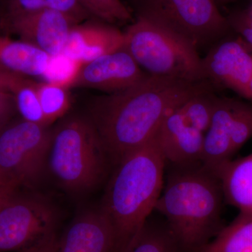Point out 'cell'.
<instances>
[{
    "label": "cell",
    "instance_id": "21",
    "mask_svg": "<svg viewBox=\"0 0 252 252\" xmlns=\"http://www.w3.org/2000/svg\"><path fill=\"white\" fill-rule=\"evenodd\" d=\"M36 89L48 125H51L53 122L65 115L71 106L70 97L67 88L44 81L36 82Z\"/></svg>",
    "mask_w": 252,
    "mask_h": 252
},
{
    "label": "cell",
    "instance_id": "26",
    "mask_svg": "<svg viewBox=\"0 0 252 252\" xmlns=\"http://www.w3.org/2000/svg\"><path fill=\"white\" fill-rule=\"evenodd\" d=\"M252 137V104L238 101L231 127V144L234 155Z\"/></svg>",
    "mask_w": 252,
    "mask_h": 252
},
{
    "label": "cell",
    "instance_id": "22",
    "mask_svg": "<svg viewBox=\"0 0 252 252\" xmlns=\"http://www.w3.org/2000/svg\"><path fill=\"white\" fill-rule=\"evenodd\" d=\"M212 91L195 94L179 107L186 121L204 134L210 127L218 98Z\"/></svg>",
    "mask_w": 252,
    "mask_h": 252
},
{
    "label": "cell",
    "instance_id": "6",
    "mask_svg": "<svg viewBox=\"0 0 252 252\" xmlns=\"http://www.w3.org/2000/svg\"><path fill=\"white\" fill-rule=\"evenodd\" d=\"M138 16L170 32L197 51L224 35L229 23L215 0H141Z\"/></svg>",
    "mask_w": 252,
    "mask_h": 252
},
{
    "label": "cell",
    "instance_id": "30",
    "mask_svg": "<svg viewBox=\"0 0 252 252\" xmlns=\"http://www.w3.org/2000/svg\"><path fill=\"white\" fill-rule=\"evenodd\" d=\"M24 77L4 70L0 67V90L12 93Z\"/></svg>",
    "mask_w": 252,
    "mask_h": 252
},
{
    "label": "cell",
    "instance_id": "19",
    "mask_svg": "<svg viewBox=\"0 0 252 252\" xmlns=\"http://www.w3.org/2000/svg\"><path fill=\"white\" fill-rule=\"evenodd\" d=\"M6 20L42 10L61 11L81 23L91 18L79 0H6Z\"/></svg>",
    "mask_w": 252,
    "mask_h": 252
},
{
    "label": "cell",
    "instance_id": "32",
    "mask_svg": "<svg viewBox=\"0 0 252 252\" xmlns=\"http://www.w3.org/2000/svg\"><path fill=\"white\" fill-rule=\"evenodd\" d=\"M10 183H15V182L10 180L9 177L0 168V186L6 185Z\"/></svg>",
    "mask_w": 252,
    "mask_h": 252
},
{
    "label": "cell",
    "instance_id": "25",
    "mask_svg": "<svg viewBox=\"0 0 252 252\" xmlns=\"http://www.w3.org/2000/svg\"><path fill=\"white\" fill-rule=\"evenodd\" d=\"M83 63L64 54L51 58L45 75L46 81L64 86L69 89L72 86Z\"/></svg>",
    "mask_w": 252,
    "mask_h": 252
},
{
    "label": "cell",
    "instance_id": "18",
    "mask_svg": "<svg viewBox=\"0 0 252 252\" xmlns=\"http://www.w3.org/2000/svg\"><path fill=\"white\" fill-rule=\"evenodd\" d=\"M200 252H252V213L240 212Z\"/></svg>",
    "mask_w": 252,
    "mask_h": 252
},
{
    "label": "cell",
    "instance_id": "10",
    "mask_svg": "<svg viewBox=\"0 0 252 252\" xmlns=\"http://www.w3.org/2000/svg\"><path fill=\"white\" fill-rule=\"evenodd\" d=\"M147 75L123 48L83 63L71 88H89L114 94L135 85Z\"/></svg>",
    "mask_w": 252,
    "mask_h": 252
},
{
    "label": "cell",
    "instance_id": "17",
    "mask_svg": "<svg viewBox=\"0 0 252 252\" xmlns=\"http://www.w3.org/2000/svg\"><path fill=\"white\" fill-rule=\"evenodd\" d=\"M225 203L240 212L252 213V154L233 159L217 173Z\"/></svg>",
    "mask_w": 252,
    "mask_h": 252
},
{
    "label": "cell",
    "instance_id": "14",
    "mask_svg": "<svg viewBox=\"0 0 252 252\" xmlns=\"http://www.w3.org/2000/svg\"><path fill=\"white\" fill-rule=\"evenodd\" d=\"M124 32L94 18L73 26L63 54L81 63L94 61L124 48Z\"/></svg>",
    "mask_w": 252,
    "mask_h": 252
},
{
    "label": "cell",
    "instance_id": "36",
    "mask_svg": "<svg viewBox=\"0 0 252 252\" xmlns=\"http://www.w3.org/2000/svg\"><path fill=\"white\" fill-rule=\"evenodd\" d=\"M215 1H216V0H215Z\"/></svg>",
    "mask_w": 252,
    "mask_h": 252
},
{
    "label": "cell",
    "instance_id": "7",
    "mask_svg": "<svg viewBox=\"0 0 252 252\" xmlns=\"http://www.w3.org/2000/svg\"><path fill=\"white\" fill-rule=\"evenodd\" d=\"M53 130L21 120L0 132V168L20 187L32 190L47 167Z\"/></svg>",
    "mask_w": 252,
    "mask_h": 252
},
{
    "label": "cell",
    "instance_id": "5",
    "mask_svg": "<svg viewBox=\"0 0 252 252\" xmlns=\"http://www.w3.org/2000/svg\"><path fill=\"white\" fill-rule=\"evenodd\" d=\"M124 36V49L146 74L189 82L207 81L198 51L170 32L137 16Z\"/></svg>",
    "mask_w": 252,
    "mask_h": 252
},
{
    "label": "cell",
    "instance_id": "31",
    "mask_svg": "<svg viewBox=\"0 0 252 252\" xmlns=\"http://www.w3.org/2000/svg\"><path fill=\"white\" fill-rule=\"evenodd\" d=\"M20 189L21 187L16 183L0 186V210Z\"/></svg>",
    "mask_w": 252,
    "mask_h": 252
},
{
    "label": "cell",
    "instance_id": "13",
    "mask_svg": "<svg viewBox=\"0 0 252 252\" xmlns=\"http://www.w3.org/2000/svg\"><path fill=\"white\" fill-rule=\"evenodd\" d=\"M59 252H117L115 234L100 209L81 212L61 238Z\"/></svg>",
    "mask_w": 252,
    "mask_h": 252
},
{
    "label": "cell",
    "instance_id": "16",
    "mask_svg": "<svg viewBox=\"0 0 252 252\" xmlns=\"http://www.w3.org/2000/svg\"><path fill=\"white\" fill-rule=\"evenodd\" d=\"M51 56L36 46L0 36V67L22 77H44Z\"/></svg>",
    "mask_w": 252,
    "mask_h": 252
},
{
    "label": "cell",
    "instance_id": "33",
    "mask_svg": "<svg viewBox=\"0 0 252 252\" xmlns=\"http://www.w3.org/2000/svg\"><path fill=\"white\" fill-rule=\"evenodd\" d=\"M243 15L245 19H246L249 23L252 24V5L251 7L250 8V9H249L248 12H247L246 14H244Z\"/></svg>",
    "mask_w": 252,
    "mask_h": 252
},
{
    "label": "cell",
    "instance_id": "35",
    "mask_svg": "<svg viewBox=\"0 0 252 252\" xmlns=\"http://www.w3.org/2000/svg\"><path fill=\"white\" fill-rule=\"evenodd\" d=\"M216 1H217V0H216ZM220 1H229V0H220Z\"/></svg>",
    "mask_w": 252,
    "mask_h": 252
},
{
    "label": "cell",
    "instance_id": "24",
    "mask_svg": "<svg viewBox=\"0 0 252 252\" xmlns=\"http://www.w3.org/2000/svg\"><path fill=\"white\" fill-rule=\"evenodd\" d=\"M91 18L109 24L125 23L132 21L130 10L121 0H79Z\"/></svg>",
    "mask_w": 252,
    "mask_h": 252
},
{
    "label": "cell",
    "instance_id": "8",
    "mask_svg": "<svg viewBox=\"0 0 252 252\" xmlns=\"http://www.w3.org/2000/svg\"><path fill=\"white\" fill-rule=\"evenodd\" d=\"M57 220L47 199L20 189L0 210V252H19L40 241L56 232Z\"/></svg>",
    "mask_w": 252,
    "mask_h": 252
},
{
    "label": "cell",
    "instance_id": "20",
    "mask_svg": "<svg viewBox=\"0 0 252 252\" xmlns=\"http://www.w3.org/2000/svg\"><path fill=\"white\" fill-rule=\"evenodd\" d=\"M129 252H178V247L164 219L150 217Z\"/></svg>",
    "mask_w": 252,
    "mask_h": 252
},
{
    "label": "cell",
    "instance_id": "2",
    "mask_svg": "<svg viewBox=\"0 0 252 252\" xmlns=\"http://www.w3.org/2000/svg\"><path fill=\"white\" fill-rule=\"evenodd\" d=\"M165 167L168 169L155 212L166 222L178 252H200L224 227L220 179L202 163Z\"/></svg>",
    "mask_w": 252,
    "mask_h": 252
},
{
    "label": "cell",
    "instance_id": "29",
    "mask_svg": "<svg viewBox=\"0 0 252 252\" xmlns=\"http://www.w3.org/2000/svg\"><path fill=\"white\" fill-rule=\"evenodd\" d=\"M228 23L230 27L234 28L245 42L252 48V24L245 19L243 14L234 16Z\"/></svg>",
    "mask_w": 252,
    "mask_h": 252
},
{
    "label": "cell",
    "instance_id": "23",
    "mask_svg": "<svg viewBox=\"0 0 252 252\" xmlns=\"http://www.w3.org/2000/svg\"><path fill=\"white\" fill-rule=\"evenodd\" d=\"M14 94L17 112L21 119L35 124L48 125L41 109L36 82L23 78L15 88Z\"/></svg>",
    "mask_w": 252,
    "mask_h": 252
},
{
    "label": "cell",
    "instance_id": "34",
    "mask_svg": "<svg viewBox=\"0 0 252 252\" xmlns=\"http://www.w3.org/2000/svg\"><path fill=\"white\" fill-rule=\"evenodd\" d=\"M249 99H252V77L250 84V95H249Z\"/></svg>",
    "mask_w": 252,
    "mask_h": 252
},
{
    "label": "cell",
    "instance_id": "11",
    "mask_svg": "<svg viewBox=\"0 0 252 252\" xmlns=\"http://www.w3.org/2000/svg\"><path fill=\"white\" fill-rule=\"evenodd\" d=\"M21 40L39 48L51 57L62 55L77 21L56 10H42L6 20Z\"/></svg>",
    "mask_w": 252,
    "mask_h": 252
},
{
    "label": "cell",
    "instance_id": "15",
    "mask_svg": "<svg viewBox=\"0 0 252 252\" xmlns=\"http://www.w3.org/2000/svg\"><path fill=\"white\" fill-rule=\"evenodd\" d=\"M238 101L218 97L210 127L205 134L202 164L216 174L233 160L231 127Z\"/></svg>",
    "mask_w": 252,
    "mask_h": 252
},
{
    "label": "cell",
    "instance_id": "28",
    "mask_svg": "<svg viewBox=\"0 0 252 252\" xmlns=\"http://www.w3.org/2000/svg\"><path fill=\"white\" fill-rule=\"evenodd\" d=\"M18 252H59V238L55 232L40 241Z\"/></svg>",
    "mask_w": 252,
    "mask_h": 252
},
{
    "label": "cell",
    "instance_id": "27",
    "mask_svg": "<svg viewBox=\"0 0 252 252\" xmlns=\"http://www.w3.org/2000/svg\"><path fill=\"white\" fill-rule=\"evenodd\" d=\"M16 112L14 94L10 91L0 90V132L12 122Z\"/></svg>",
    "mask_w": 252,
    "mask_h": 252
},
{
    "label": "cell",
    "instance_id": "4",
    "mask_svg": "<svg viewBox=\"0 0 252 252\" xmlns=\"http://www.w3.org/2000/svg\"><path fill=\"white\" fill-rule=\"evenodd\" d=\"M109 162L90 119L73 116L53 130L47 167L67 191H89L103 179Z\"/></svg>",
    "mask_w": 252,
    "mask_h": 252
},
{
    "label": "cell",
    "instance_id": "1",
    "mask_svg": "<svg viewBox=\"0 0 252 252\" xmlns=\"http://www.w3.org/2000/svg\"><path fill=\"white\" fill-rule=\"evenodd\" d=\"M213 91L208 81L189 82L147 75L126 90L95 101L91 120L109 162L117 165L155 136L167 114L187 99Z\"/></svg>",
    "mask_w": 252,
    "mask_h": 252
},
{
    "label": "cell",
    "instance_id": "9",
    "mask_svg": "<svg viewBox=\"0 0 252 252\" xmlns=\"http://www.w3.org/2000/svg\"><path fill=\"white\" fill-rule=\"evenodd\" d=\"M251 49L242 40H227L212 47L202 59L206 80L249 99L252 77Z\"/></svg>",
    "mask_w": 252,
    "mask_h": 252
},
{
    "label": "cell",
    "instance_id": "12",
    "mask_svg": "<svg viewBox=\"0 0 252 252\" xmlns=\"http://www.w3.org/2000/svg\"><path fill=\"white\" fill-rule=\"evenodd\" d=\"M155 138L165 165L187 166L202 163L205 134L186 121L179 107L164 119Z\"/></svg>",
    "mask_w": 252,
    "mask_h": 252
},
{
    "label": "cell",
    "instance_id": "3",
    "mask_svg": "<svg viewBox=\"0 0 252 252\" xmlns=\"http://www.w3.org/2000/svg\"><path fill=\"white\" fill-rule=\"evenodd\" d=\"M165 170L155 136L116 165L99 208L114 229L117 252H130L155 211Z\"/></svg>",
    "mask_w": 252,
    "mask_h": 252
}]
</instances>
